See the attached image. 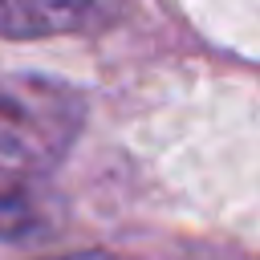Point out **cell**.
Masks as SVG:
<instances>
[{"label":"cell","instance_id":"6da1fadb","mask_svg":"<svg viewBox=\"0 0 260 260\" xmlns=\"http://www.w3.org/2000/svg\"><path fill=\"white\" fill-rule=\"evenodd\" d=\"M85 122V98L37 73L0 77V183H28L49 175Z\"/></svg>","mask_w":260,"mask_h":260},{"label":"cell","instance_id":"7a4b0ae2","mask_svg":"<svg viewBox=\"0 0 260 260\" xmlns=\"http://www.w3.org/2000/svg\"><path fill=\"white\" fill-rule=\"evenodd\" d=\"M106 12L102 0H0V37L37 41L65 37L98 24Z\"/></svg>","mask_w":260,"mask_h":260},{"label":"cell","instance_id":"3957f363","mask_svg":"<svg viewBox=\"0 0 260 260\" xmlns=\"http://www.w3.org/2000/svg\"><path fill=\"white\" fill-rule=\"evenodd\" d=\"M45 228V211L24 183H0V240H24Z\"/></svg>","mask_w":260,"mask_h":260},{"label":"cell","instance_id":"277c9868","mask_svg":"<svg viewBox=\"0 0 260 260\" xmlns=\"http://www.w3.org/2000/svg\"><path fill=\"white\" fill-rule=\"evenodd\" d=\"M57 260H130V256H118V252H102V248H93V252H73V256H57Z\"/></svg>","mask_w":260,"mask_h":260}]
</instances>
